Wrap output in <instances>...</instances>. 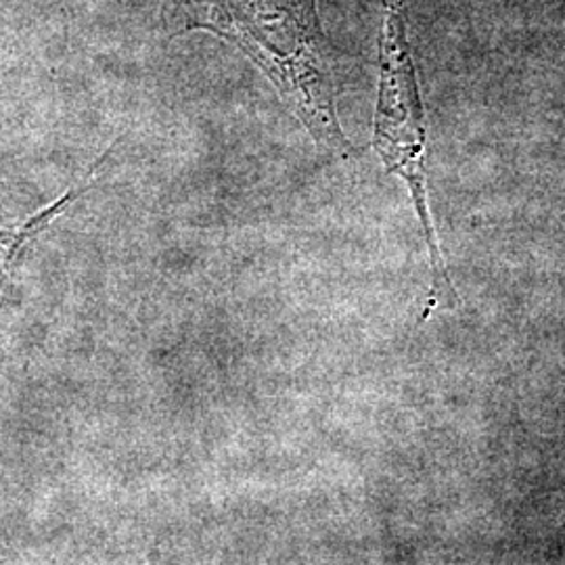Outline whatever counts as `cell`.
<instances>
[{
    "label": "cell",
    "mask_w": 565,
    "mask_h": 565,
    "mask_svg": "<svg viewBox=\"0 0 565 565\" xmlns=\"http://www.w3.org/2000/svg\"><path fill=\"white\" fill-rule=\"evenodd\" d=\"M174 15L177 32H212L254 61L324 151H352L315 0H177Z\"/></svg>",
    "instance_id": "1"
},
{
    "label": "cell",
    "mask_w": 565,
    "mask_h": 565,
    "mask_svg": "<svg viewBox=\"0 0 565 565\" xmlns=\"http://www.w3.org/2000/svg\"><path fill=\"white\" fill-rule=\"evenodd\" d=\"M404 15V0H384V28L380 36L382 76L373 145L380 158L384 160L385 168L403 177L404 182L408 184L419 214V223L424 228L425 243L431 260V291L429 302L425 306V315H429L443 302L452 308L457 303V296L448 279L427 207L424 107L419 99L415 65L406 41Z\"/></svg>",
    "instance_id": "2"
}]
</instances>
